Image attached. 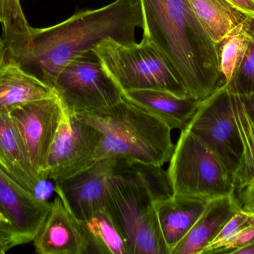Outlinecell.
<instances>
[{
  "instance_id": "1",
  "label": "cell",
  "mask_w": 254,
  "mask_h": 254,
  "mask_svg": "<svg viewBox=\"0 0 254 254\" xmlns=\"http://www.w3.org/2000/svg\"><path fill=\"white\" fill-rule=\"evenodd\" d=\"M137 28H143L140 0H116L99 8L80 10L52 26L31 27L26 51L15 61L54 87L68 63L104 40L113 39L125 46L136 43Z\"/></svg>"
},
{
  "instance_id": "2",
  "label": "cell",
  "mask_w": 254,
  "mask_h": 254,
  "mask_svg": "<svg viewBox=\"0 0 254 254\" xmlns=\"http://www.w3.org/2000/svg\"><path fill=\"white\" fill-rule=\"evenodd\" d=\"M143 35L161 52L188 96L201 101L220 86L219 44L188 0H140Z\"/></svg>"
},
{
  "instance_id": "3",
  "label": "cell",
  "mask_w": 254,
  "mask_h": 254,
  "mask_svg": "<svg viewBox=\"0 0 254 254\" xmlns=\"http://www.w3.org/2000/svg\"><path fill=\"white\" fill-rule=\"evenodd\" d=\"M171 195L162 167L131 161L109 187L104 208L123 234L130 254H169L156 204Z\"/></svg>"
},
{
  "instance_id": "4",
  "label": "cell",
  "mask_w": 254,
  "mask_h": 254,
  "mask_svg": "<svg viewBox=\"0 0 254 254\" xmlns=\"http://www.w3.org/2000/svg\"><path fill=\"white\" fill-rule=\"evenodd\" d=\"M77 116L101 133L95 161L123 158L163 167L173 155L171 128L125 98L106 111Z\"/></svg>"
},
{
  "instance_id": "5",
  "label": "cell",
  "mask_w": 254,
  "mask_h": 254,
  "mask_svg": "<svg viewBox=\"0 0 254 254\" xmlns=\"http://www.w3.org/2000/svg\"><path fill=\"white\" fill-rule=\"evenodd\" d=\"M92 51L123 92L159 89L189 97L161 52L146 36L140 43L129 46L107 39Z\"/></svg>"
},
{
  "instance_id": "6",
  "label": "cell",
  "mask_w": 254,
  "mask_h": 254,
  "mask_svg": "<svg viewBox=\"0 0 254 254\" xmlns=\"http://www.w3.org/2000/svg\"><path fill=\"white\" fill-rule=\"evenodd\" d=\"M167 172L172 195L208 201L236 193L232 176L205 145L181 131Z\"/></svg>"
},
{
  "instance_id": "7",
  "label": "cell",
  "mask_w": 254,
  "mask_h": 254,
  "mask_svg": "<svg viewBox=\"0 0 254 254\" xmlns=\"http://www.w3.org/2000/svg\"><path fill=\"white\" fill-rule=\"evenodd\" d=\"M64 108L72 114L101 113L124 98L94 51L68 63L54 85Z\"/></svg>"
},
{
  "instance_id": "8",
  "label": "cell",
  "mask_w": 254,
  "mask_h": 254,
  "mask_svg": "<svg viewBox=\"0 0 254 254\" xmlns=\"http://www.w3.org/2000/svg\"><path fill=\"white\" fill-rule=\"evenodd\" d=\"M186 129L199 139L233 176L241 158L242 145L233 116L231 91L227 84L199 101Z\"/></svg>"
},
{
  "instance_id": "9",
  "label": "cell",
  "mask_w": 254,
  "mask_h": 254,
  "mask_svg": "<svg viewBox=\"0 0 254 254\" xmlns=\"http://www.w3.org/2000/svg\"><path fill=\"white\" fill-rule=\"evenodd\" d=\"M101 140L98 128L64 108L48 156L46 180L63 183L89 168L96 161Z\"/></svg>"
},
{
  "instance_id": "10",
  "label": "cell",
  "mask_w": 254,
  "mask_h": 254,
  "mask_svg": "<svg viewBox=\"0 0 254 254\" xmlns=\"http://www.w3.org/2000/svg\"><path fill=\"white\" fill-rule=\"evenodd\" d=\"M64 111L57 95L23 103L8 113L28 161L41 180H47L45 173L48 156Z\"/></svg>"
},
{
  "instance_id": "11",
  "label": "cell",
  "mask_w": 254,
  "mask_h": 254,
  "mask_svg": "<svg viewBox=\"0 0 254 254\" xmlns=\"http://www.w3.org/2000/svg\"><path fill=\"white\" fill-rule=\"evenodd\" d=\"M51 206L0 169V234L10 249L34 241Z\"/></svg>"
},
{
  "instance_id": "12",
  "label": "cell",
  "mask_w": 254,
  "mask_h": 254,
  "mask_svg": "<svg viewBox=\"0 0 254 254\" xmlns=\"http://www.w3.org/2000/svg\"><path fill=\"white\" fill-rule=\"evenodd\" d=\"M123 158H105L74 177L55 183V192L62 198L73 216L81 222L104 207L109 187L128 164Z\"/></svg>"
},
{
  "instance_id": "13",
  "label": "cell",
  "mask_w": 254,
  "mask_h": 254,
  "mask_svg": "<svg viewBox=\"0 0 254 254\" xmlns=\"http://www.w3.org/2000/svg\"><path fill=\"white\" fill-rule=\"evenodd\" d=\"M49 215L34 239L38 254H89L90 247L80 222L56 193Z\"/></svg>"
},
{
  "instance_id": "14",
  "label": "cell",
  "mask_w": 254,
  "mask_h": 254,
  "mask_svg": "<svg viewBox=\"0 0 254 254\" xmlns=\"http://www.w3.org/2000/svg\"><path fill=\"white\" fill-rule=\"evenodd\" d=\"M0 169L42 199L47 200L55 190L48 180L39 178L31 167L9 113L0 115Z\"/></svg>"
},
{
  "instance_id": "15",
  "label": "cell",
  "mask_w": 254,
  "mask_h": 254,
  "mask_svg": "<svg viewBox=\"0 0 254 254\" xmlns=\"http://www.w3.org/2000/svg\"><path fill=\"white\" fill-rule=\"evenodd\" d=\"M242 206L236 193L206 203L202 213L172 254H201Z\"/></svg>"
},
{
  "instance_id": "16",
  "label": "cell",
  "mask_w": 254,
  "mask_h": 254,
  "mask_svg": "<svg viewBox=\"0 0 254 254\" xmlns=\"http://www.w3.org/2000/svg\"><path fill=\"white\" fill-rule=\"evenodd\" d=\"M124 98L165 122L172 130L185 129L200 101L159 89H136L123 92Z\"/></svg>"
},
{
  "instance_id": "17",
  "label": "cell",
  "mask_w": 254,
  "mask_h": 254,
  "mask_svg": "<svg viewBox=\"0 0 254 254\" xmlns=\"http://www.w3.org/2000/svg\"><path fill=\"white\" fill-rule=\"evenodd\" d=\"M58 95L55 88L22 68L8 58L0 67V115L28 101Z\"/></svg>"
},
{
  "instance_id": "18",
  "label": "cell",
  "mask_w": 254,
  "mask_h": 254,
  "mask_svg": "<svg viewBox=\"0 0 254 254\" xmlns=\"http://www.w3.org/2000/svg\"><path fill=\"white\" fill-rule=\"evenodd\" d=\"M207 201L171 195L156 204L161 235L169 254H172L193 226Z\"/></svg>"
},
{
  "instance_id": "19",
  "label": "cell",
  "mask_w": 254,
  "mask_h": 254,
  "mask_svg": "<svg viewBox=\"0 0 254 254\" xmlns=\"http://www.w3.org/2000/svg\"><path fill=\"white\" fill-rule=\"evenodd\" d=\"M231 107L242 145L241 158L232 176L239 192L254 177V95H242L231 91Z\"/></svg>"
},
{
  "instance_id": "20",
  "label": "cell",
  "mask_w": 254,
  "mask_h": 254,
  "mask_svg": "<svg viewBox=\"0 0 254 254\" xmlns=\"http://www.w3.org/2000/svg\"><path fill=\"white\" fill-rule=\"evenodd\" d=\"M192 11L210 38L219 44L248 19L226 0H188Z\"/></svg>"
},
{
  "instance_id": "21",
  "label": "cell",
  "mask_w": 254,
  "mask_h": 254,
  "mask_svg": "<svg viewBox=\"0 0 254 254\" xmlns=\"http://www.w3.org/2000/svg\"><path fill=\"white\" fill-rule=\"evenodd\" d=\"M90 247V254H130L126 240L105 208L80 222Z\"/></svg>"
},
{
  "instance_id": "22",
  "label": "cell",
  "mask_w": 254,
  "mask_h": 254,
  "mask_svg": "<svg viewBox=\"0 0 254 254\" xmlns=\"http://www.w3.org/2000/svg\"><path fill=\"white\" fill-rule=\"evenodd\" d=\"M254 19L248 18L219 43L220 85L227 84L240 68L254 40Z\"/></svg>"
},
{
  "instance_id": "23",
  "label": "cell",
  "mask_w": 254,
  "mask_h": 254,
  "mask_svg": "<svg viewBox=\"0 0 254 254\" xmlns=\"http://www.w3.org/2000/svg\"><path fill=\"white\" fill-rule=\"evenodd\" d=\"M0 25L8 58L18 59L26 51L31 29L20 0H0Z\"/></svg>"
},
{
  "instance_id": "24",
  "label": "cell",
  "mask_w": 254,
  "mask_h": 254,
  "mask_svg": "<svg viewBox=\"0 0 254 254\" xmlns=\"http://www.w3.org/2000/svg\"><path fill=\"white\" fill-rule=\"evenodd\" d=\"M254 224V219L248 212L242 209L234 215L219 234L213 239V241L203 251L201 254H219L242 230Z\"/></svg>"
},
{
  "instance_id": "25",
  "label": "cell",
  "mask_w": 254,
  "mask_h": 254,
  "mask_svg": "<svg viewBox=\"0 0 254 254\" xmlns=\"http://www.w3.org/2000/svg\"><path fill=\"white\" fill-rule=\"evenodd\" d=\"M227 85L236 93L242 95H254V40L240 68Z\"/></svg>"
},
{
  "instance_id": "26",
  "label": "cell",
  "mask_w": 254,
  "mask_h": 254,
  "mask_svg": "<svg viewBox=\"0 0 254 254\" xmlns=\"http://www.w3.org/2000/svg\"><path fill=\"white\" fill-rule=\"evenodd\" d=\"M254 244V224L246 227L222 249L219 254H234V252Z\"/></svg>"
},
{
  "instance_id": "27",
  "label": "cell",
  "mask_w": 254,
  "mask_h": 254,
  "mask_svg": "<svg viewBox=\"0 0 254 254\" xmlns=\"http://www.w3.org/2000/svg\"><path fill=\"white\" fill-rule=\"evenodd\" d=\"M237 197L245 211L254 212V177L247 186L237 192Z\"/></svg>"
},
{
  "instance_id": "28",
  "label": "cell",
  "mask_w": 254,
  "mask_h": 254,
  "mask_svg": "<svg viewBox=\"0 0 254 254\" xmlns=\"http://www.w3.org/2000/svg\"><path fill=\"white\" fill-rule=\"evenodd\" d=\"M234 8L246 15L248 17L254 19V0H226Z\"/></svg>"
},
{
  "instance_id": "29",
  "label": "cell",
  "mask_w": 254,
  "mask_h": 254,
  "mask_svg": "<svg viewBox=\"0 0 254 254\" xmlns=\"http://www.w3.org/2000/svg\"><path fill=\"white\" fill-rule=\"evenodd\" d=\"M8 59L7 55V49L6 47L5 43L1 37H0V67H2L6 61Z\"/></svg>"
},
{
  "instance_id": "30",
  "label": "cell",
  "mask_w": 254,
  "mask_h": 254,
  "mask_svg": "<svg viewBox=\"0 0 254 254\" xmlns=\"http://www.w3.org/2000/svg\"><path fill=\"white\" fill-rule=\"evenodd\" d=\"M235 254H254V244L246 246L234 252Z\"/></svg>"
},
{
  "instance_id": "31",
  "label": "cell",
  "mask_w": 254,
  "mask_h": 254,
  "mask_svg": "<svg viewBox=\"0 0 254 254\" xmlns=\"http://www.w3.org/2000/svg\"><path fill=\"white\" fill-rule=\"evenodd\" d=\"M0 247L2 248L6 252L10 250V249H11L10 246H9V245L7 244L6 240H4V237L1 235V234H0Z\"/></svg>"
},
{
  "instance_id": "32",
  "label": "cell",
  "mask_w": 254,
  "mask_h": 254,
  "mask_svg": "<svg viewBox=\"0 0 254 254\" xmlns=\"http://www.w3.org/2000/svg\"><path fill=\"white\" fill-rule=\"evenodd\" d=\"M6 252L2 249V248L0 247V254H5Z\"/></svg>"
},
{
  "instance_id": "33",
  "label": "cell",
  "mask_w": 254,
  "mask_h": 254,
  "mask_svg": "<svg viewBox=\"0 0 254 254\" xmlns=\"http://www.w3.org/2000/svg\"><path fill=\"white\" fill-rule=\"evenodd\" d=\"M250 214V216H252V219H254V212H252V213H249Z\"/></svg>"
}]
</instances>
